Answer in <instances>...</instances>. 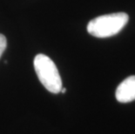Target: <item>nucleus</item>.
I'll list each match as a JSON object with an SVG mask.
<instances>
[{"instance_id":"1","label":"nucleus","mask_w":135,"mask_h":134,"mask_svg":"<svg viewBox=\"0 0 135 134\" xmlns=\"http://www.w3.org/2000/svg\"><path fill=\"white\" fill-rule=\"evenodd\" d=\"M129 17L125 12L99 16L88 23L87 31L91 36L104 38L116 35L128 23Z\"/></svg>"},{"instance_id":"2","label":"nucleus","mask_w":135,"mask_h":134,"mask_svg":"<svg viewBox=\"0 0 135 134\" xmlns=\"http://www.w3.org/2000/svg\"><path fill=\"white\" fill-rule=\"evenodd\" d=\"M37 76L48 92L59 93L62 89V80L56 64L45 54H38L33 61Z\"/></svg>"},{"instance_id":"3","label":"nucleus","mask_w":135,"mask_h":134,"mask_svg":"<svg viewBox=\"0 0 135 134\" xmlns=\"http://www.w3.org/2000/svg\"><path fill=\"white\" fill-rule=\"evenodd\" d=\"M116 99L120 103H129L135 100V76H130L117 87Z\"/></svg>"},{"instance_id":"4","label":"nucleus","mask_w":135,"mask_h":134,"mask_svg":"<svg viewBox=\"0 0 135 134\" xmlns=\"http://www.w3.org/2000/svg\"><path fill=\"white\" fill-rule=\"evenodd\" d=\"M6 46H7L6 38L3 34L0 33V58H1L2 54L4 53L5 49H6Z\"/></svg>"},{"instance_id":"5","label":"nucleus","mask_w":135,"mask_h":134,"mask_svg":"<svg viewBox=\"0 0 135 134\" xmlns=\"http://www.w3.org/2000/svg\"><path fill=\"white\" fill-rule=\"evenodd\" d=\"M60 92H62L63 94H65V92H66V88H65V87L63 88L62 87V89H61V91H60Z\"/></svg>"}]
</instances>
